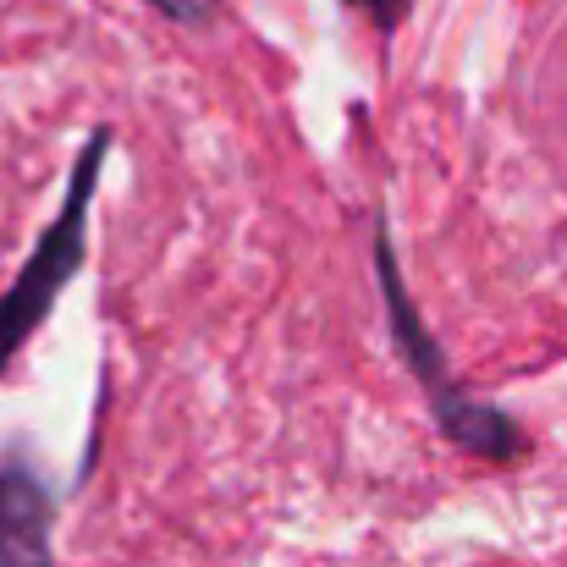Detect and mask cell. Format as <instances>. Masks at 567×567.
Listing matches in <instances>:
<instances>
[{
	"label": "cell",
	"mask_w": 567,
	"mask_h": 567,
	"mask_svg": "<svg viewBox=\"0 0 567 567\" xmlns=\"http://www.w3.org/2000/svg\"><path fill=\"white\" fill-rule=\"evenodd\" d=\"M375 276H380V298H385L391 337H396V353H402V364L413 370V380L424 385L441 435H452L463 452H474V457H485V463H513V457H524V430H518L502 408L468 396V391L452 380L446 353L435 348L430 326L419 320V309H413V298H408V287H402V270H396V248H391L385 220H375Z\"/></svg>",
	"instance_id": "cell-1"
},
{
	"label": "cell",
	"mask_w": 567,
	"mask_h": 567,
	"mask_svg": "<svg viewBox=\"0 0 567 567\" xmlns=\"http://www.w3.org/2000/svg\"><path fill=\"white\" fill-rule=\"evenodd\" d=\"M105 155H111V127H94L83 138L78 161H72L66 198H61L55 220L39 231L28 265L17 270V281L0 298V375L22 353V342L44 326V315L55 309V298L78 281V270L89 259V209H94V193H100V177H105Z\"/></svg>",
	"instance_id": "cell-2"
},
{
	"label": "cell",
	"mask_w": 567,
	"mask_h": 567,
	"mask_svg": "<svg viewBox=\"0 0 567 567\" xmlns=\"http://www.w3.org/2000/svg\"><path fill=\"white\" fill-rule=\"evenodd\" d=\"M0 567H55V496L22 457H0Z\"/></svg>",
	"instance_id": "cell-3"
},
{
	"label": "cell",
	"mask_w": 567,
	"mask_h": 567,
	"mask_svg": "<svg viewBox=\"0 0 567 567\" xmlns=\"http://www.w3.org/2000/svg\"><path fill=\"white\" fill-rule=\"evenodd\" d=\"M348 6H353V11H364L380 33H396V28L408 22V11H413V0H348Z\"/></svg>",
	"instance_id": "cell-4"
},
{
	"label": "cell",
	"mask_w": 567,
	"mask_h": 567,
	"mask_svg": "<svg viewBox=\"0 0 567 567\" xmlns=\"http://www.w3.org/2000/svg\"><path fill=\"white\" fill-rule=\"evenodd\" d=\"M155 11H166L172 22H183V28H198V22H209L215 17V6L220 0H150Z\"/></svg>",
	"instance_id": "cell-5"
}]
</instances>
